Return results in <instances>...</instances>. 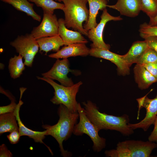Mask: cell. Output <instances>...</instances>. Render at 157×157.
Masks as SVG:
<instances>
[{"label": "cell", "mask_w": 157, "mask_h": 157, "mask_svg": "<svg viewBox=\"0 0 157 157\" xmlns=\"http://www.w3.org/2000/svg\"><path fill=\"white\" fill-rule=\"evenodd\" d=\"M56 0V1H60H60H63L64 0Z\"/></svg>", "instance_id": "35"}, {"label": "cell", "mask_w": 157, "mask_h": 157, "mask_svg": "<svg viewBox=\"0 0 157 157\" xmlns=\"http://www.w3.org/2000/svg\"><path fill=\"white\" fill-rule=\"evenodd\" d=\"M82 104L86 116L99 131L102 129L115 131L125 136L134 133V130L128 125L130 119L127 114L115 116L102 113L96 105L90 100Z\"/></svg>", "instance_id": "1"}, {"label": "cell", "mask_w": 157, "mask_h": 157, "mask_svg": "<svg viewBox=\"0 0 157 157\" xmlns=\"http://www.w3.org/2000/svg\"><path fill=\"white\" fill-rule=\"evenodd\" d=\"M142 65L156 78L157 81V63H149Z\"/></svg>", "instance_id": "31"}, {"label": "cell", "mask_w": 157, "mask_h": 157, "mask_svg": "<svg viewBox=\"0 0 157 157\" xmlns=\"http://www.w3.org/2000/svg\"><path fill=\"white\" fill-rule=\"evenodd\" d=\"M1 0L2 1L3 0Z\"/></svg>", "instance_id": "36"}, {"label": "cell", "mask_w": 157, "mask_h": 157, "mask_svg": "<svg viewBox=\"0 0 157 157\" xmlns=\"http://www.w3.org/2000/svg\"><path fill=\"white\" fill-rule=\"evenodd\" d=\"M144 39L148 47L153 49L157 53V37L149 36Z\"/></svg>", "instance_id": "30"}, {"label": "cell", "mask_w": 157, "mask_h": 157, "mask_svg": "<svg viewBox=\"0 0 157 157\" xmlns=\"http://www.w3.org/2000/svg\"><path fill=\"white\" fill-rule=\"evenodd\" d=\"M17 104L15 100H12L10 104L6 106L0 107V115L14 112Z\"/></svg>", "instance_id": "28"}, {"label": "cell", "mask_w": 157, "mask_h": 157, "mask_svg": "<svg viewBox=\"0 0 157 157\" xmlns=\"http://www.w3.org/2000/svg\"><path fill=\"white\" fill-rule=\"evenodd\" d=\"M149 25L153 26H157V13L153 17L150 19Z\"/></svg>", "instance_id": "34"}, {"label": "cell", "mask_w": 157, "mask_h": 157, "mask_svg": "<svg viewBox=\"0 0 157 157\" xmlns=\"http://www.w3.org/2000/svg\"><path fill=\"white\" fill-rule=\"evenodd\" d=\"M147 95L136 99L138 108L137 119H139L140 110L142 108H145L146 114L144 118L139 122L128 123L129 126L133 130L141 129L144 131H147L150 126L154 124L157 116V94L153 99L149 98Z\"/></svg>", "instance_id": "8"}, {"label": "cell", "mask_w": 157, "mask_h": 157, "mask_svg": "<svg viewBox=\"0 0 157 157\" xmlns=\"http://www.w3.org/2000/svg\"><path fill=\"white\" fill-rule=\"evenodd\" d=\"M154 127L153 131L148 138V140L157 143V116L154 124Z\"/></svg>", "instance_id": "32"}, {"label": "cell", "mask_w": 157, "mask_h": 157, "mask_svg": "<svg viewBox=\"0 0 157 157\" xmlns=\"http://www.w3.org/2000/svg\"><path fill=\"white\" fill-rule=\"evenodd\" d=\"M21 97H20V100L14 111L21 136H27L33 139L36 142L43 144L48 148L52 155H53V153L50 148L45 144L43 141L46 135V131H39L33 130L26 127L21 120L19 116V111L21 106L23 104V102L21 100Z\"/></svg>", "instance_id": "14"}, {"label": "cell", "mask_w": 157, "mask_h": 157, "mask_svg": "<svg viewBox=\"0 0 157 157\" xmlns=\"http://www.w3.org/2000/svg\"><path fill=\"white\" fill-rule=\"evenodd\" d=\"M139 31L140 36L143 39L149 36L157 37V26L144 22L140 25Z\"/></svg>", "instance_id": "27"}, {"label": "cell", "mask_w": 157, "mask_h": 157, "mask_svg": "<svg viewBox=\"0 0 157 157\" xmlns=\"http://www.w3.org/2000/svg\"><path fill=\"white\" fill-rule=\"evenodd\" d=\"M89 55L109 60L114 63L117 67V73L119 75L124 76L130 74V67L122 58L121 55L111 52L109 50L94 48L90 49Z\"/></svg>", "instance_id": "12"}, {"label": "cell", "mask_w": 157, "mask_h": 157, "mask_svg": "<svg viewBox=\"0 0 157 157\" xmlns=\"http://www.w3.org/2000/svg\"><path fill=\"white\" fill-rule=\"evenodd\" d=\"M39 80L44 81L50 84L53 88L54 96L50 101L54 104H62L72 113L78 112V103L76 100V95L79 88L82 84L81 81L70 86H66L59 84L53 80L46 77H37Z\"/></svg>", "instance_id": "5"}, {"label": "cell", "mask_w": 157, "mask_h": 157, "mask_svg": "<svg viewBox=\"0 0 157 157\" xmlns=\"http://www.w3.org/2000/svg\"><path fill=\"white\" fill-rule=\"evenodd\" d=\"M2 1L11 5L17 10L24 12L34 19L40 21L41 17L35 12L33 8V4L28 0H3Z\"/></svg>", "instance_id": "21"}, {"label": "cell", "mask_w": 157, "mask_h": 157, "mask_svg": "<svg viewBox=\"0 0 157 157\" xmlns=\"http://www.w3.org/2000/svg\"><path fill=\"white\" fill-rule=\"evenodd\" d=\"M63 2L64 7L62 10L66 26L88 36V31L83 26V23H86L89 17V10L86 6L87 0H64Z\"/></svg>", "instance_id": "3"}, {"label": "cell", "mask_w": 157, "mask_h": 157, "mask_svg": "<svg viewBox=\"0 0 157 157\" xmlns=\"http://www.w3.org/2000/svg\"><path fill=\"white\" fill-rule=\"evenodd\" d=\"M58 113L59 118L56 124L52 126L43 124L42 127L46 131V135H51L57 141L61 155L64 157H70L72 154L64 149L63 143L64 141L70 137L73 133L74 127L79 118V114L78 112H71L62 104H60Z\"/></svg>", "instance_id": "2"}, {"label": "cell", "mask_w": 157, "mask_h": 157, "mask_svg": "<svg viewBox=\"0 0 157 157\" xmlns=\"http://www.w3.org/2000/svg\"><path fill=\"white\" fill-rule=\"evenodd\" d=\"M90 49L83 43H73L65 45L56 53L50 54L51 58L59 59L67 58L73 56H86L89 54Z\"/></svg>", "instance_id": "13"}, {"label": "cell", "mask_w": 157, "mask_h": 157, "mask_svg": "<svg viewBox=\"0 0 157 157\" xmlns=\"http://www.w3.org/2000/svg\"><path fill=\"white\" fill-rule=\"evenodd\" d=\"M107 6L117 10L122 15L132 17L138 16L141 11L140 0H117L115 4Z\"/></svg>", "instance_id": "15"}, {"label": "cell", "mask_w": 157, "mask_h": 157, "mask_svg": "<svg viewBox=\"0 0 157 157\" xmlns=\"http://www.w3.org/2000/svg\"><path fill=\"white\" fill-rule=\"evenodd\" d=\"M157 143L149 140H127L119 142L115 149L105 151L107 157H149Z\"/></svg>", "instance_id": "4"}, {"label": "cell", "mask_w": 157, "mask_h": 157, "mask_svg": "<svg viewBox=\"0 0 157 157\" xmlns=\"http://www.w3.org/2000/svg\"><path fill=\"white\" fill-rule=\"evenodd\" d=\"M89 7V17L84 28L88 31L97 25L96 18L99 10H103L107 7V0H87Z\"/></svg>", "instance_id": "19"}, {"label": "cell", "mask_w": 157, "mask_h": 157, "mask_svg": "<svg viewBox=\"0 0 157 157\" xmlns=\"http://www.w3.org/2000/svg\"><path fill=\"white\" fill-rule=\"evenodd\" d=\"M16 130H19V128L14 112L0 115V135Z\"/></svg>", "instance_id": "22"}, {"label": "cell", "mask_w": 157, "mask_h": 157, "mask_svg": "<svg viewBox=\"0 0 157 157\" xmlns=\"http://www.w3.org/2000/svg\"><path fill=\"white\" fill-rule=\"evenodd\" d=\"M23 58L19 54L18 56L15 55L9 60L8 68L10 76L13 78L15 79L19 77L25 69Z\"/></svg>", "instance_id": "23"}, {"label": "cell", "mask_w": 157, "mask_h": 157, "mask_svg": "<svg viewBox=\"0 0 157 157\" xmlns=\"http://www.w3.org/2000/svg\"><path fill=\"white\" fill-rule=\"evenodd\" d=\"M59 24L56 15L43 11V19L38 26L34 27L31 34L36 40L58 35Z\"/></svg>", "instance_id": "11"}, {"label": "cell", "mask_w": 157, "mask_h": 157, "mask_svg": "<svg viewBox=\"0 0 157 157\" xmlns=\"http://www.w3.org/2000/svg\"><path fill=\"white\" fill-rule=\"evenodd\" d=\"M148 47L145 40L137 41L133 42L128 51L121 57L129 67L132 65L136 63Z\"/></svg>", "instance_id": "18"}, {"label": "cell", "mask_w": 157, "mask_h": 157, "mask_svg": "<svg viewBox=\"0 0 157 157\" xmlns=\"http://www.w3.org/2000/svg\"><path fill=\"white\" fill-rule=\"evenodd\" d=\"M21 135L19 130L14 131L7 135V137L10 143L12 144H15L19 141Z\"/></svg>", "instance_id": "29"}, {"label": "cell", "mask_w": 157, "mask_h": 157, "mask_svg": "<svg viewBox=\"0 0 157 157\" xmlns=\"http://www.w3.org/2000/svg\"><path fill=\"white\" fill-rule=\"evenodd\" d=\"M69 67V62L67 58L62 60L57 59L51 69L42 75L43 77L57 80L63 85L70 86L74 84L72 79L68 77V74L70 72L78 76L81 74V72L78 70L71 69Z\"/></svg>", "instance_id": "9"}, {"label": "cell", "mask_w": 157, "mask_h": 157, "mask_svg": "<svg viewBox=\"0 0 157 157\" xmlns=\"http://www.w3.org/2000/svg\"><path fill=\"white\" fill-rule=\"evenodd\" d=\"M58 21L59 24L58 35L63 41L64 45L76 43L86 44L88 42L87 40L80 32L68 29L65 25L64 19L61 18Z\"/></svg>", "instance_id": "16"}, {"label": "cell", "mask_w": 157, "mask_h": 157, "mask_svg": "<svg viewBox=\"0 0 157 157\" xmlns=\"http://www.w3.org/2000/svg\"><path fill=\"white\" fill-rule=\"evenodd\" d=\"M149 63H157V53L148 47L136 63L142 65Z\"/></svg>", "instance_id": "26"}, {"label": "cell", "mask_w": 157, "mask_h": 157, "mask_svg": "<svg viewBox=\"0 0 157 157\" xmlns=\"http://www.w3.org/2000/svg\"><path fill=\"white\" fill-rule=\"evenodd\" d=\"M103 11L100 22L96 27L88 31V37L92 42L91 45V48L109 50L110 45L106 44L103 39V34L105 26L108 21H120L122 20V18L120 16L111 15L108 13L106 8Z\"/></svg>", "instance_id": "10"}, {"label": "cell", "mask_w": 157, "mask_h": 157, "mask_svg": "<svg viewBox=\"0 0 157 157\" xmlns=\"http://www.w3.org/2000/svg\"><path fill=\"white\" fill-rule=\"evenodd\" d=\"M141 10L145 13L150 19L157 13V0H140Z\"/></svg>", "instance_id": "25"}, {"label": "cell", "mask_w": 157, "mask_h": 157, "mask_svg": "<svg viewBox=\"0 0 157 157\" xmlns=\"http://www.w3.org/2000/svg\"><path fill=\"white\" fill-rule=\"evenodd\" d=\"M78 113L79 115V121L75 126L73 133L76 136H81L85 134L88 135L92 141V149L95 152L101 151L106 146V139L100 137L98 134L99 131L86 116L84 108L78 103Z\"/></svg>", "instance_id": "6"}, {"label": "cell", "mask_w": 157, "mask_h": 157, "mask_svg": "<svg viewBox=\"0 0 157 157\" xmlns=\"http://www.w3.org/2000/svg\"><path fill=\"white\" fill-rule=\"evenodd\" d=\"M10 44L22 56L25 65L31 67L39 49L37 40L31 34H27L18 36Z\"/></svg>", "instance_id": "7"}, {"label": "cell", "mask_w": 157, "mask_h": 157, "mask_svg": "<svg viewBox=\"0 0 157 157\" xmlns=\"http://www.w3.org/2000/svg\"></svg>", "instance_id": "37"}, {"label": "cell", "mask_w": 157, "mask_h": 157, "mask_svg": "<svg viewBox=\"0 0 157 157\" xmlns=\"http://www.w3.org/2000/svg\"><path fill=\"white\" fill-rule=\"evenodd\" d=\"M13 156L11 152L7 149L5 144L0 146V157H11Z\"/></svg>", "instance_id": "33"}, {"label": "cell", "mask_w": 157, "mask_h": 157, "mask_svg": "<svg viewBox=\"0 0 157 157\" xmlns=\"http://www.w3.org/2000/svg\"><path fill=\"white\" fill-rule=\"evenodd\" d=\"M133 72L135 81L141 90L147 89L153 83L157 82L156 78L141 65L136 64Z\"/></svg>", "instance_id": "17"}, {"label": "cell", "mask_w": 157, "mask_h": 157, "mask_svg": "<svg viewBox=\"0 0 157 157\" xmlns=\"http://www.w3.org/2000/svg\"><path fill=\"white\" fill-rule=\"evenodd\" d=\"M37 40L38 44L40 51L44 52L45 55L49 51L57 52L60 47L64 45V43L60 36L56 35L43 37Z\"/></svg>", "instance_id": "20"}, {"label": "cell", "mask_w": 157, "mask_h": 157, "mask_svg": "<svg viewBox=\"0 0 157 157\" xmlns=\"http://www.w3.org/2000/svg\"><path fill=\"white\" fill-rule=\"evenodd\" d=\"M34 3L37 6L41 7L43 11L53 13L56 9L63 10L64 7L63 3L54 1L53 0H28Z\"/></svg>", "instance_id": "24"}]
</instances>
